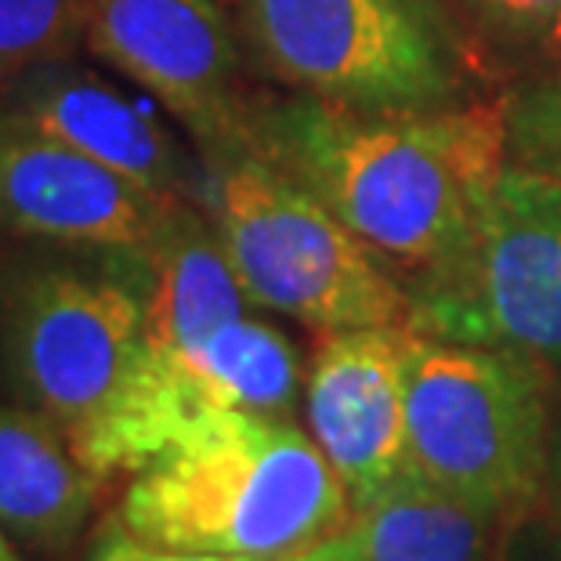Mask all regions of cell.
<instances>
[{
	"instance_id": "cell-1",
	"label": "cell",
	"mask_w": 561,
	"mask_h": 561,
	"mask_svg": "<svg viewBox=\"0 0 561 561\" xmlns=\"http://www.w3.org/2000/svg\"><path fill=\"white\" fill-rule=\"evenodd\" d=\"M322 199L410 290L471 229L507 167L504 94L435 110H352L254 94L243 146Z\"/></svg>"
},
{
	"instance_id": "cell-2",
	"label": "cell",
	"mask_w": 561,
	"mask_h": 561,
	"mask_svg": "<svg viewBox=\"0 0 561 561\" xmlns=\"http://www.w3.org/2000/svg\"><path fill=\"white\" fill-rule=\"evenodd\" d=\"M149 257L130 247H0V374L47 416L94 479L124 474L149 377Z\"/></svg>"
},
{
	"instance_id": "cell-3",
	"label": "cell",
	"mask_w": 561,
	"mask_h": 561,
	"mask_svg": "<svg viewBox=\"0 0 561 561\" xmlns=\"http://www.w3.org/2000/svg\"><path fill=\"white\" fill-rule=\"evenodd\" d=\"M116 522L167 551L286 561L348 529L352 500L294 416L229 410L130 474Z\"/></svg>"
},
{
	"instance_id": "cell-4",
	"label": "cell",
	"mask_w": 561,
	"mask_h": 561,
	"mask_svg": "<svg viewBox=\"0 0 561 561\" xmlns=\"http://www.w3.org/2000/svg\"><path fill=\"white\" fill-rule=\"evenodd\" d=\"M199 207L250 305L322 333L413 327V297L327 203L250 149L199 152Z\"/></svg>"
},
{
	"instance_id": "cell-5",
	"label": "cell",
	"mask_w": 561,
	"mask_h": 561,
	"mask_svg": "<svg viewBox=\"0 0 561 561\" xmlns=\"http://www.w3.org/2000/svg\"><path fill=\"white\" fill-rule=\"evenodd\" d=\"M554 369L511 348L427 337L405 369L413 471L511 529L540 515L554 449Z\"/></svg>"
},
{
	"instance_id": "cell-6",
	"label": "cell",
	"mask_w": 561,
	"mask_h": 561,
	"mask_svg": "<svg viewBox=\"0 0 561 561\" xmlns=\"http://www.w3.org/2000/svg\"><path fill=\"white\" fill-rule=\"evenodd\" d=\"M250 62L294 94L352 110L474 99V69L438 0H229Z\"/></svg>"
},
{
	"instance_id": "cell-7",
	"label": "cell",
	"mask_w": 561,
	"mask_h": 561,
	"mask_svg": "<svg viewBox=\"0 0 561 561\" xmlns=\"http://www.w3.org/2000/svg\"><path fill=\"white\" fill-rule=\"evenodd\" d=\"M410 297L427 337L511 348L561 374V182L507 163L460 247Z\"/></svg>"
},
{
	"instance_id": "cell-8",
	"label": "cell",
	"mask_w": 561,
	"mask_h": 561,
	"mask_svg": "<svg viewBox=\"0 0 561 561\" xmlns=\"http://www.w3.org/2000/svg\"><path fill=\"white\" fill-rule=\"evenodd\" d=\"M83 51L149 91L199 152L243 146L257 91L229 0H94Z\"/></svg>"
},
{
	"instance_id": "cell-9",
	"label": "cell",
	"mask_w": 561,
	"mask_h": 561,
	"mask_svg": "<svg viewBox=\"0 0 561 561\" xmlns=\"http://www.w3.org/2000/svg\"><path fill=\"white\" fill-rule=\"evenodd\" d=\"M416 327L322 333L305 374V427L348 489L352 511L413 471L405 369Z\"/></svg>"
},
{
	"instance_id": "cell-10",
	"label": "cell",
	"mask_w": 561,
	"mask_h": 561,
	"mask_svg": "<svg viewBox=\"0 0 561 561\" xmlns=\"http://www.w3.org/2000/svg\"><path fill=\"white\" fill-rule=\"evenodd\" d=\"M178 203L0 113V240L146 250Z\"/></svg>"
},
{
	"instance_id": "cell-11",
	"label": "cell",
	"mask_w": 561,
	"mask_h": 561,
	"mask_svg": "<svg viewBox=\"0 0 561 561\" xmlns=\"http://www.w3.org/2000/svg\"><path fill=\"white\" fill-rule=\"evenodd\" d=\"M0 113L51 135L167 199H196L193 171L174 135L102 77L58 62L0 91Z\"/></svg>"
},
{
	"instance_id": "cell-12",
	"label": "cell",
	"mask_w": 561,
	"mask_h": 561,
	"mask_svg": "<svg viewBox=\"0 0 561 561\" xmlns=\"http://www.w3.org/2000/svg\"><path fill=\"white\" fill-rule=\"evenodd\" d=\"M146 352L174 359L199 348L232 319L247 316V294L229 254L196 199H182L146 247Z\"/></svg>"
},
{
	"instance_id": "cell-13",
	"label": "cell",
	"mask_w": 561,
	"mask_h": 561,
	"mask_svg": "<svg viewBox=\"0 0 561 561\" xmlns=\"http://www.w3.org/2000/svg\"><path fill=\"white\" fill-rule=\"evenodd\" d=\"M102 479L69 438L19 402H0V525L26 551L62 554L88 525Z\"/></svg>"
},
{
	"instance_id": "cell-14",
	"label": "cell",
	"mask_w": 561,
	"mask_h": 561,
	"mask_svg": "<svg viewBox=\"0 0 561 561\" xmlns=\"http://www.w3.org/2000/svg\"><path fill=\"white\" fill-rule=\"evenodd\" d=\"M171 385L182 432L207 413H265L290 416L305 391V369L294 341L279 327L240 316L199 348L152 359Z\"/></svg>"
},
{
	"instance_id": "cell-15",
	"label": "cell",
	"mask_w": 561,
	"mask_h": 561,
	"mask_svg": "<svg viewBox=\"0 0 561 561\" xmlns=\"http://www.w3.org/2000/svg\"><path fill=\"white\" fill-rule=\"evenodd\" d=\"M493 511L446 493L410 471L352 511L348 536L359 561H493Z\"/></svg>"
},
{
	"instance_id": "cell-16",
	"label": "cell",
	"mask_w": 561,
	"mask_h": 561,
	"mask_svg": "<svg viewBox=\"0 0 561 561\" xmlns=\"http://www.w3.org/2000/svg\"><path fill=\"white\" fill-rule=\"evenodd\" d=\"M471 69L489 83L561 73V0H438Z\"/></svg>"
},
{
	"instance_id": "cell-17",
	"label": "cell",
	"mask_w": 561,
	"mask_h": 561,
	"mask_svg": "<svg viewBox=\"0 0 561 561\" xmlns=\"http://www.w3.org/2000/svg\"><path fill=\"white\" fill-rule=\"evenodd\" d=\"M91 15L94 0H0V91L33 69L73 62Z\"/></svg>"
},
{
	"instance_id": "cell-18",
	"label": "cell",
	"mask_w": 561,
	"mask_h": 561,
	"mask_svg": "<svg viewBox=\"0 0 561 561\" xmlns=\"http://www.w3.org/2000/svg\"><path fill=\"white\" fill-rule=\"evenodd\" d=\"M507 163L561 182V73L504 91Z\"/></svg>"
},
{
	"instance_id": "cell-19",
	"label": "cell",
	"mask_w": 561,
	"mask_h": 561,
	"mask_svg": "<svg viewBox=\"0 0 561 561\" xmlns=\"http://www.w3.org/2000/svg\"><path fill=\"white\" fill-rule=\"evenodd\" d=\"M88 561H250V558H221V554H188V551H167V547H152L127 533L121 522L105 525L99 540L91 543Z\"/></svg>"
},
{
	"instance_id": "cell-20",
	"label": "cell",
	"mask_w": 561,
	"mask_h": 561,
	"mask_svg": "<svg viewBox=\"0 0 561 561\" xmlns=\"http://www.w3.org/2000/svg\"><path fill=\"white\" fill-rule=\"evenodd\" d=\"M507 561H561V533L543 515L522 518L507 529Z\"/></svg>"
},
{
	"instance_id": "cell-21",
	"label": "cell",
	"mask_w": 561,
	"mask_h": 561,
	"mask_svg": "<svg viewBox=\"0 0 561 561\" xmlns=\"http://www.w3.org/2000/svg\"><path fill=\"white\" fill-rule=\"evenodd\" d=\"M540 515L561 533V413L554 424V449H551V471H547V489H543V507Z\"/></svg>"
},
{
	"instance_id": "cell-22",
	"label": "cell",
	"mask_w": 561,
	"mask_h": 561,
	"mask_svg": "<svg viewBox=\"0 0 561 561\" xmlns=\"http://www.w3.org/2000/svg\"><path fill=\"white\" fill-rule=\"evenodd\" d=\"M286 561H359V551H355L352 536H348V529H344L337 536H330V540H322L319 547H312V551L286 558Z\"/></svg>"
},
{
	"instance_id": "cell-23",
	"label": "cell",
	"mask_w": 561,
	"mask_h": 561,
	"mask_svg": "<svg viewBox=\"0 0 561 561\" xmlns=\"http://www.w3.org/2000/svg\"><path fill=\"white\" fill-rule=\"evenodd\" d=\"M0 561H26L22 558V547L4 533V525H0Z\"/></svg>"
}]
</instances>
